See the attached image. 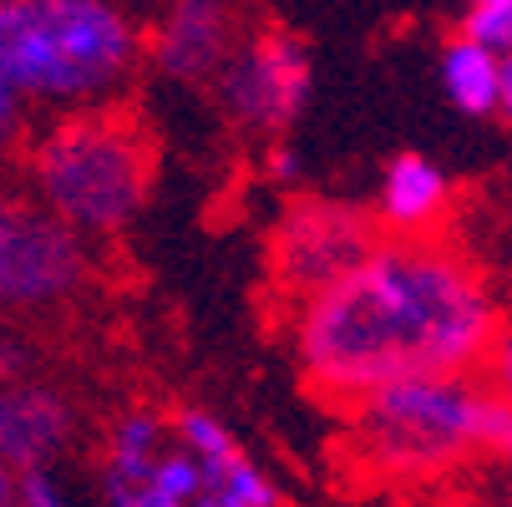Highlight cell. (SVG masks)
I'll return each mask as SVG.
<instances>
[{"instance_id": "obj_1", "label": "cell", "mask_w": 512, "mask_h": 507, "mask_svg": "<svg viewBox=\"0 0 512 507\" xmlns=\"http://www.w3.org/2000/svg\"><path fill=\"white\" fill-rule=\"evenodd\" d=\"M300 305V360L310 381L340 401L406 376L472 371L497 330L482 274L416 234L376 244Z\"/></svg>"}, {"instance_id": "obj_2", "label": "cell", "mask_w": 512, "mask_h": 507, "mask_svg": "<svg viewBox=\"0 0 512 507\" xmlns=\"http://www.w3.org/2000/svg\"><path fill=\"white\" fill-rule=\"evenodd\" d=\"M142 26L122 0H6L0 6V82L26 107L92 112L137 82Z\"/></svg>"}, {"instance_id": "obj_3", "label": "cell", "mask_w": 512, "mask_h": 507, "mask_svg": "<svg viewBox=\"0 0 512 507\" xmlns=\"http://www.w3.org/2000/svg\"><path fill=\"white\" fill-rule=\"evenodd\" d=\"M31 193L82 239H117L153 193V142L112 107L61 112L31 148Z\"/></svg>"}, {"instance_id": "obj_4", "label": "cell", "mask_w": 512, "mask_h": 507, "mask_svg": "<svg viewBox=\"0 0 512 507\" xmlns=\"http://www.w3.org/2000/svg\"><path fill=\"white\" fill-rule=\"evenodd\" d=\"M482 386L467 371L406 376L355 396V452L386 477H431L457 467L472 447Z\"/></svg>"}, {"instance_id": "obj_5", "label": "cell", "mask_w": 512, "mask_h": 507, "mask_svg": "<svg viewBox=\"0 0 512 507\" xmlns=\"http://www.w3.org/2000/svg\"><path fill=\"white\" fill-rule=\"evenodd\" d=\"M92 274L87 239L21 188L0 183V315L66 305Z\"/></svg>"}, {"instance_id": "obj_6", "label": "cell", "mask_w": 512, "mask_h": 507, "mask_svg": "<svg viewBox=\"0 0 512 507\" xmlns=\"http://www.w3.org/2000/svg\"><path fill=\"white\" fill-rule=\"evenodd\" d=\"M310 97V56L289 31H254L234 41L218 66V102L224 112L259 137L284 132Z\"/></svg>"}, {"instance_id": "obj_7", "label": "cell", "mask_w": 512, "mask_h": 507, "mask_svg": "<svg viewBox=\"0 0 512 507\" xmlns=\"http://www.w3.org/2000/svg\"><path fill=\"white\" fill-rule=\"evenodd\" d=\"M168 426L158 411H127L117 416L107 437L102 497L107 507H188L198 492V462L183 447H163Z\"/></svg>"}, {"instance_id": "obj_8", "label": "cell", "mask_w": 512, "mask_h": 507, "mask_svg": "<svg viewBox=\"0 0 512 507\" xmlns=\"http://www.w3.org/2000/svg\"><path fill=\"white\" fill-rule=\"evenodd\" d=\"M381 239L371 234V224L355 208L340 203H300L289 208V219L279 224L274 239V274L289 295L310 300L315 289L335 284L340 274H350Z\"/></svg>"}, {"instance_id": "obj_9", "label": "cell", "mask_w": 512, "mask_h": 507, "mask_svg": "<svg viewBox=\"0 0 512 507\" xmlns=\"http://www.w3.org/2000/svg\"><path fill=\"white\" fill-rule=\"evenodd\" d=\"M239 41V11L234 0H163L153 31H142V56H148L168 82H208L229 61Z\"/></svg>"}, {"instance_id": "obj_10", "label": "cell", "mask_w": 512, "mask_h": 507, "mask_svg": "<svg viewBox=\"0 0 512 507\" xmlns=\"http://www.w3.org/2000/svg\"><path fill=\"white\" fill-rule=\"evenodd\" d=\"M71 431H77V416H71V401L46 386V381H0V462L26 472V467H51Z\"/></svg>"}, {"instance_id": "obj_11", "label": "cell", "mask_w": 512, "mask_h": 507, "mask_svg": "<svg viewBox=\"0 0 512 507\" xmlns=\"http://www.w3.org/2000/svg\"><path fill=\"white\" fill-rule=\"evenodd\" d=\"M452 203V183L421 153H401L381 178V219L396 234H426Z\"/></svg>"}, {"instance_id": "obj_12", "label": "cell", "mask_w": 512, "mask_h": 507, "mask_svg": "<svg viewBox=\"0 0 512 507\" xmlns=\"http://www.w3.org/2000/svg\"><path fill=\"white\" fill-rule=\"evenodd\" d=\"M497 51H487L482 41L472 36H452L447 51H442V87L447 97L472 112V117H492L497 107Z\"/></svg>"}, {"instance_id": "obj_13", "label": "cell", "mask_w": 512, "mask_h": 507, "mask_svg": "<svg viewBox=\"0 0 512 507\" xmlns=\"http://www.w3.org/2000/svg\"><path fill=\"white\" fill-rule=\"evenodd\" d=\"M472 447L492 452V457H512V396H502V391H482L477 396Z\"/></svg>"}, {"instance_id": "obj_14", "label": "cell", "mask_w": 512, "mask_h": 507, "mask_svg": "<svg viewBox=\"0 0 512 507\" xmlns=\"http://www.w3.org/2000/svg\"><path fill=\"white\" fill-rule=\"evenodd\" d=\"M462 36L482 41L487 51L507 56L512 51V0H477L462 21Z\"/></svg>"}, {"instance_id": "obj_15", "label": "cell", "mask_w": 512, "mask_h": 507, "mask_svg": "<svg viewBox=\"0 0 512 507\" xmlns=\"http://www.w3.org/2000/svg\"><path fill=\"white\" fill-rule=\"evenodd\" d=\"M16 507H77V502L66 497V487L46 467H26L16 472Z\"/></svg>"}, {"instance_id": "obj_16", "label": "cell", "mask_w": 512, "mask_h": 507, "mask_svg": "<svg viewBox=\"0 0 512 507\" xmlns=\"http://www.w3.org/2000/svg\"><path fill=\"white\" fill-rule=\"evenodd\" d=\"M487 376H492V391L512 396V320H497L492 340H487Z\"/></svg>"}, {"instance_id": "obj_17", "label": "cell", "mask_w": 512, "mask_h": 507, "mask_svg": "<svg viewBox=\"0 0 512 507\" xmlns=\"http://www.w3.org/2000/svg\"><path fill=\"white\" fill-rule=\"evenodd\" d=\"M26 117H31V107H26V97H16L6 82H0V158H6L16 142L26 137Z\"/></svg>"}, {"instance_id": "obj_18", "label": "cell", "mask_w": 512, "mask_h": 507, "mask_svg": "<svg viewBox=\"0 0 512 507\" xmlns=\"http://www.w3.org/2000/svg\"><path fill=\"white\" fill-rule=\"evenodd\" d=\"M26 366H31V350L11 330H0V381H16Z\"/></svg>"}, {"instance_id": "obj_19", "label": "cell", "mask_w": 512, "mask_h": 507, "mask_svg": "<svg viewBox=\"0 0 512 507\" xmlns=\"http://www.w3.org/2000/svg\"><path fill=\"white\" fill-rule=\"evenodd\" d=\"M507 127H512V51L497 61V107H492Z\"/></svg>"}, {"instance_id": "obj_20", "label": "cell", "mask_w": 512, "mask_h": 507, "mask_svg": "<svg viewBox=\"0 0 512 507\" xmlns=\"http://www.w3.org/2000/svg\"><path fill=\"white\" fill-rule=\"evenodd\" d=\"M264 168H269V178H274V183H295V178H300V158L289 153V148H274Z\"/></svg>"}, {"instance_id": "obj_21", "label": "cell", "mask_w": 512, "mask_h": 507, "mask_svg": "<svg viewBox=\"0 0 512 507\" xmlns=\"http://www.w3.org/2000/svg\"><path fill=\"white\" fill-rule=\"evenodd\" d=\"M0 507H16V467L0 462Z\"/></svg>"}, {"instance_id": "obj_22", "label": "cell", "mask_w": 512, "mask_h": 507, "mask_svg": "<svg viewBox=\"0 0 512 507\" xmlns=\"http://www.w3.org/2000/svg\"><path fill=\"white\" fill-rule=\"evenodd\" d=\"M0 6H6V0H0Z\"/></svg>"}, {"instance_id": "obj_23", "label": "cell", "mask_w": 512, "mask_h": 507, "mask_svg": "<svg viewBox=\"0 0 512 507\" xmlns=\"http://www.w3.org/2000/svg\"><path fill=\"white\" fill-rule=\"evenodd\" d=\"M472 6H477V0H472Z\"/></svg>"}]
</instances>
